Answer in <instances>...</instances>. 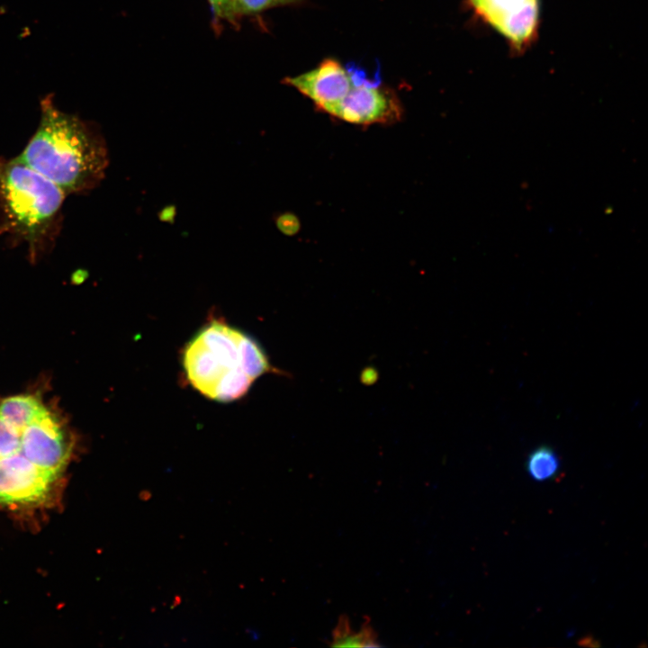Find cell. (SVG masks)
I'll use <instances>...</instances> for the list:
<instances>
[{"label": "cell", "instance_id": "obj_2", "mask_svg": "<svg viewBox=\"0 0 648 648\" xmlns=\"http://www.w3.org/2000/svg\"><path fill=\"white\" fill-rule=\"evenodd\" d=\"M182 360L192 386L220 402L244 396L259 376L274 371L256 340L217 320L187 343Z\"/></svg>", "mask_w": 648, "mask_h": 648}, {"label": "cell", "instance_id": "obj_8", "mask_svg": "<svg viewBox=\"0 0 648 648\" xmlns=\"http://www.w3.org/2000/svg\"><path fill=\"white\" fill-rule=\"evenodd\" d=\"M48 410L40 398L32 394L9 396L0 400V416L18 427L28 426Z\"/></svg>", "mask_w": 648, "mask_h": 648}, {"label": "cell", "instance_id": "obj_13", "mask_svg": "<svg viewBox=\"0 0 648 648\" xmlns=\"http://www.w3.org/2000/svg\"><path fill=\"white\" fill-rule=\"evenodd\" d=\"M214 14L221 18L231 19L230 0H209Z\"/></svg>", "mask_w": 648, "mask_h": 648}, {"label": "cell", "instance_id": "obj_3", "mask_svg": "<svg viewBox=\"0 0 648 648\" xmlns=\"http://www.w3.org/2000/svg\"><path fill=\"white\" fill-rule=\"evenodd\" d=\"M66 196L18 157L0 158V236L23 245L31 261L40 259L61 231Z\"/></svg>", "mask_w": 648, "mask_h": 648}, {"label": "cell", "instance_id": "obj_14", "mask_svg": "<svg viewBox=\"0 0 648 648\" xmlns=\"http://www.w3.org/2000/svg\"><path fill=\"white\" fill-rule=\"evenodd\" d=\"M139 499L142 501H148L152 498V492L149 490H142L139 492Z\"/></svg>", "mask_w": 648, "mask_h": 648}, {"label": "cell", "instance_id": "obj_7", "mask_svg": "<svg viewBox=\"0 0 648 648\" xmlns=\"http://www.w3.org/2000/svg\"><path fill=\"white\" fill-rule=\"evenodd\" d=\"M285 82L328 113L354 86L351 68L334 58H326L313 69L288 77Z\"/></svg>", "mask_w": 648, "mask_h": 648}, {"label": "cell", "instance_id": "obj_10", "mask_svg": "<svg viewBox=\"0 0 648 648\" xmlns=\"http://www.w3.org/2000/svg\"><path fill=\"white\" fill-rule=\"evenodd\" d=\"M560 459L554 450L547 446L534 449L526 461L527 474L536 482L554 479L560 470Z\"/></svg>", "mask_w": 648, "mask_h": 648}, {"label": "cell", "instance_id": "obj_11", "mask_svg": "<svg viewBox=\"0 0 648 648\" xmlns=\"http://www.w3.org/2000/svg\"><path fill=\"white\" fill-rule=\"evenodd\" d=\"M302 0H230L232 18L237 15L254 14L264 10L287 4H294Z\"/></svg>", "mask_w": 648, "mask_h": 648}, {"label": "cell", "instance_id": "obj_1", "mask_svg": "<svg viewBox=\"0 0 648 648\" xmlns=\"http://www.w3.org/2000/svg\"><path fill=\"white\" fill-rule=\"evenodd\" d=\"M66 195L99 186L109 165L106 141L93 122L59 110L53 95L40 101L36 130L17 156Z\"/></svg>", "mask_w": 648, "mask_h": 648}, {"label": "cell", "instance_id": "obj_4", "mask_svg": "<svg viewBox=\"0 0 648 648\" xmlns=\"http://www.w3.org/2000/svg\"><path fill=\"white\" fill-rule=\"evenodd\" d=\"M354 86L328 114L356 125L389 124L400 120L402 107L391 89L380 80L368 79L364 72L351 67Z\"/></svg>", "mask_w": 648, "mask_h": 648}, {"label": "cell", "instance_id": "obj_6", "mask_svg": "<svg viewBox=\"0 0 648 648\" xmlns=\"http://www.w3.org/2000/svg\"><path fill=\"white\" fill-rule=\"evenodd\" d=\"M476 14L513 45L527 43L537 27L538 0H470Z\"/></svg>", "mask_w": 648, "mask_h": 648}, {"label": "cell", "instance_id": "obj_9", "mask_svg": "<svg viewBox=\"0 0 648 648\" xmlns=\"http://www.w3.org/2000/svg\"><path fill=\"white\" fill-rule=\"evenodd\" d=\"M333 647H378L374 630L368 623H364L359 630L352 629L347 616H340L332 632Z\"/></svg>", "mask_w": 648, "mask_h": 648}, {"label": "cell", "instance_id": "obj_12", "mask_svg": "<svg viewBox=\"0 0 648 648\" xmlns=\"http://www.w3.org/2000/svg\"><path fill=\"white\" fill-rule=\"evenodd\" d=\"M276 225L279 230L287 236L297 234L301 229L299 219L290 212L281 214L276 220Z\"/></svg>", "mask_w": 648, "mask_h": 648}, {"label": "cell", "instance_id": "obj_5", "mask_svg": "<svg viewBox=\"0 0 648 648\" xmlns=\"http://www.w3.org/2000/svg\"><path fill=\"white\" fill-rule=\"evenodd\" d=\"M61 475L45 471L22 455L0 459V505L12 508L50 504Z\"/></svg>", "mask_w": 648, "mask_h": 648}]
</instances>
